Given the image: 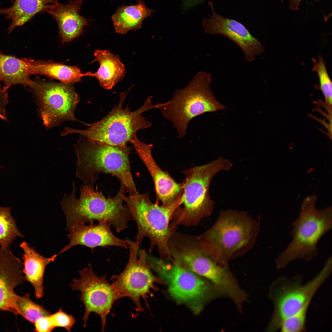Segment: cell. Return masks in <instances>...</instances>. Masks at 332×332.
<instances>
[{"label":"cell","instance_id":"4","mask_svg":"<svg viewBox=\"0 0 332 332\" xmlns=\"http://www.w3.org/2000/svg\"><path fill=\"white\" fill-rule=\"evenodd\" d=\"M232 165L229 160L220 157L206 164L183 171L186 176L183 193L180 206L172 215L171 226L176 227L181 224L196 225L209 215L214 205L209 192L211 181L216 173L229 170Z\"/></svg>","mask_w":332,"mask_h":332},{"label":"cell","instance_id":"18","mask_svg":"<svg viewBox=\"0 0 332 332\" xmlns=\"http://www.w3.org/2000/svg\"><path fill=\"white\" fill-rule=\"evenodd\" d=\"M82 1H69L66 4L58 3L48 11L56 20L63 42L71 41L81 35L84 27L89 25V20L78 13Z\"/></svg>","mask_w":332,"mask_h":332},{"label":"cell","instance_id":"27","mask_svg":"<svg viewBox=\"0 0 332 332\" xmlns=\"http://www.w3.org/2000/svg\"><path fill=\"white\" fill-rule=\"evenodd\" d=\"M16 305L21 316L33 324L41 317L51 314L42 306L32 301L29 294L22 296L18 295Z\"/></svg>","mask_w":332,"mask_h":332},{"label":"cell","instance_id":"23","mask_svg":"<svg viewBox=\"0 0 332 332\" xmlns=\"http://www.w3.org/2000/svg\"><path fill=\"white\" fill-rule=\"evenodd\" d=\"M153 12L141 1L136 5L119 7L111 17L115 32L123 34L140 29L143 20Z\"/></svg>","mask_w":332,"mask_h":332},{"label":"cell","instance_id":"19","mask_svg":"<svg viewBox=\"0 0 332 332\" xmlns=\"http://www.w3.org/2000/svg\"><path fill=\"white\" fill-rule=\"evenodd\" d=\"M34 60L28 58H19L0 52V80L6 90L12 85H21L32 87L35 83L30 78L34 74Z\"/></svg>","mask_w":332,"mask_h":332},{"label":"cell","instance_id":"15","mask_svg":"<svg viewBox=\"0 0 332 332\" xmlns=\"http://www.w3.org/2000/svg\"><path fill=\"white\" fill-rule=\"evenodd\" d=\"M129 142L149 172L154 183L157 198L162 203V205L168 206L180 200L183 193V183L176 182L157 164L152 154L153 145L142 141L136 135Z\"/></svg>","mask_w":332,"mask_h":332},{"label":"cell","instance_id":"20","mask_svg":"<svg viewBox=\"0 0 332 332\" xmlns=\"http://www.w3.org/2000/svg\"><path fill=\"white\" fill-rule=\"evenodd\" d=\"M95 59L91 63L99 62L100 67L95 73H86L85 76L97 79L100 85L103 89H111L122 80L125 75L123 64L118 55H115L109 50H95L93 53Z\"/></svg>","mask_w":332,"mask_h":332},{"label":"cell","instance_id":"17","mask_svg":"<svg viewBox=\"0 0 332 332\" xmlns=\"http://www.w3.org/2000/svg\"><path fill=\"white\" fill-rule=\"evenodd\" d=\"M21 260L9 249H0V310L21 315L14 289L26 280Z\"/></svg>","mask_w":332,"mask_h":332},{"label":"cell","instance_id":"10","mask_svg":"<svg viewBox=\"0 0 332 332\" xmlns=\"http://www.w3.org/2000/svg\"><path fill=\"white\" fill-rule=\"evenodd\" d=\"M252 229L246 214L224 211L214 225L197 239L209 256L219 263L226 264L228 257L248 243Z\"/></svg>","mask_w":332,"mask_h":332},{"label":"cell","instance_id":"6","mask_svg":"<svg viewBox=\"0 0 332 332\" xmlns=\"http://www.w3.org/2000/svg\"><path fill=\"white\" fill-rule=\"evenodd\" d=\"M123 199L136 223L137 231L135 239L139 247L143 239L147 237L150 240V253L156 247L160 259L172 260L169 243L176 228L170 224L181 200L166 206L152 203L148 193L128 196L124 195Z\"/></svg>","mask_w":332,"mask_h":332},{"label":"cell","instance_id":"14","mask_svg":"<svg viewBox=\"0 0 332 332\" xmlns=\"http://www.w3.org/2000/svg\"><path fill=\"white\" fill-rule=\"evenodd\" d=\"M208 4L212 11L209 18L203 19L205 32L211 35L219 34L235 43L242 50L245 60L251 62L264 51L262 44L253 36L242 23L216 13L211 2Z\"/></svg>","mask_w":332,"mask_h":332},{"label":"cell","instance_id":"11","mask_svg":"<svg viewBox=\"0 0 332 332\" xmlns=\"http://www.w3.org/2000/svg\"><path fill=\"white\" fill-rule=\"evenodd\" d=\"M139 247L136 242L130 241L129 259L125 268L119 274L113 275L111 279L117 291L124 297L129 298L136 306L137 310L142 312L144 309L140 303L141 298L146 302L151 290H157L155 283H165L152 273L145 250H140L137 258Z\"/></svg>","mask_w":332,"mask_h":332},{"label":"cell","instance_id":"31","mask_svg":"<svg viewBox=\"0 0 332 332\" xmlns=\"http://www.w3.org/2000/svg\"><path fill=\"white\" fill-rule=\"evenodd\" d=\"M290 3L289 8L293 10H298L302 0H288Z\"/></svg>","mask_w":332,"mask_h":332},{"label":"cell","instance_id":"5","mask_svg":"<svg viewBox=\"0 0 332 332\" xmlns=\"http://www.w3.org/2000/svg\"><path fill=\"white\" fill-rule=\"evenodd\" d=\"M316 197H307L303 200L298 218L290 232L292 239L275 259L276 268H285L296 259L309 261L318 252V244L332 227L331 207L322 210L315 207Z\"/></svg>","mask_w":332,"mask_h":332},{"label":"cell","instance_id":"3","mask_svg":"<svg viewBox=\"0 0 332 332\" xmlns=\"http://www.w3.org/2000/svg\"><path fill=\"white\" fill-rule=\"evenodd\" d=\"M127 94L124 92L120 93L118 104L114 105L102 119L94 123L85 124L89 127L87 129L80 130L66 127L62 132L61 135L77 133L89 140L111 145H127L138 130L150 128L152 125L151 121L146 120L142 116V113L151 109H158L162 103L152 104V97L150 96L140 108L131 111L128 105L124 109L122 107Z\"/></svg>","mask_w":332,"mask_h":332},{"label":"cell","instance_id":"16","mask_svg":"<svg viewBox=\"0 0 332 332\" xmlns=\"http://www.w3.org/2000/svg\"><path fill=\"white\" fill-rule=\"evenodd\" d=\"M98 222L97 224L92 221L88 225L80 223L72 226L69 230V233L67 235L70 242L58 255L78 245L89 248L92 252L97 247L115 246L129 248L131 241L121 239L115 236L110 229L111 225L107 221L100 220Z\"/></svg>","mask_w":332,"mask_h":332},{"label":"cell","instance_id":"2","mask_svg":"<svg viewBox=\"0 0 332 332\" xmlns=\"http://www.w3.org/2000/svg\"><path fill=\"white\" fill-rule=\"evenodd\" d=\"M126 188L121 184L120 189L114 197L106 198L101 192L95 190L93 185H85L81 187L80 196L77 199L75 182L70 194H65L61 202L65 215L66 229L80 223L96 220H105L119 233L128 227V223L133 219L127 205L123 204Z\"/></svg>","mask_w":332,"mask_h":332},{"label":"cell","instance_id":"7","mask_svg":"<svg viewBox=\"0 0 332 332\" xmlns=\"http://www.w3.org/2000/svg\"><path fill=\"white\" fill-rule=\"evenodd\" d=\"M212 77L208 72H198L186 87L176 89L172 99L159 108L163 116L172 123L178 137L185 136L188 124L193 118L225 108L212 93Z\"/></svg>","mask_w":332,"mask_h":332},{"label":"cell","instance_id":"22","mask_svg":"<svg viewBox=\"0 0 332 332\" xmlns=\"http://www.w3.org/2000/svg\"><path fill=\"white\" fill-rule=\"evenodd\" d=\"M58 0H13L10 8L0 9V14L6 15L11 20L7 30L9 33L16 27L22 26L30 21L37 14L47 12Z\"/></svg>","mask_w":332,"mask_h":332},{"label":"cell","instance_id":"8","mask_svg":"<svg viewBox=\"0 0 332 332\" xmlns=\"http://www.w3.org/2000/svg\"><path fill=\"white\" fill-rule=\"evenodd\" d=\"M332 261L328 259L320 271L305 284H302L301 275L291 278L282 277L271 285L269 297L274 304V309L266 331L279 330L285 318L303 310H308L310 302L320 287L332 272Z\"/></svg>","mask_w":332,"mask_h":332},{"label":"cell","instance_id":"12","mask_svg":"<svg viewBox=\"0 0 332 332\" xmlns=\"http://www.w3.org/2000/svg\"><path fill=\"white\" fill-rule=\"evenodd\" d=\"M30 88L39 115L47 129L65 121H76L74 111L80 101L78 94L69 84L35 82Z\"/></svg>","mask_w":332,"mask_h":332},{"label":"cell","instance_id":"26","mask_svg":"<svg viewBox=\"0 0 332 332\" xmlns=\"http://www.w3.org/2000/svg\"><path fill=\"white\" fill-rule=\"evenodd\" d=\"M10 210L9 207H0V245L1 249H8L11 243L15 239L24 237L18 229Z\"/></svg>","mask_w":332,"mask_h":332},{"label":"cell","instance_id":"29","mask_svg":"<svg viewBox=\"0 0 332 332\" xmlns=\"http://www.w3.org/2000/svg\"><path fill=\"white\" fill-rule=\"evenodd\" d=\"M7 91L0 84V117L2 119L6 118L5 106L7 101Z\"/></svg>","mask_w":332,"mask_h":332},{"label":"cell","instance_id":"24","mask_svg":"<svg viewBox=\"0 0 332 332\" xmlns=\"http://www.w3.org/2000/svg\"><path fill=\"white\" fill-rule=\"evenodd\" d=\"M33 71L34 74L46 76L66 84L79 82L85 76L77 66L39 61L34 60Z\"/></svg>","mask_w":332,"mask_h":332},{"label":"cell","instance_id":"1","mask_svg":"<svg viewBox=\"0 0 332 332\" xmlns=\"http://www.w3.org/2000/svg\"><path fill=\"white\" fill-rule=\"evenodd\" d=\"M74 147L77 157L76 175L85 185H93L101 173L110 174L118 178L129 195L138 193L131 172V147L111 145L82 136Z\"/></svg>","mask_w":332,"mask_h":332},{"label":"cell","instance_id":"21","mask_svg":"<svg viewBox=\"0 0 332 332\" xmlns=\"http://www.w3.org/2000/svg\"><path fill=\"white\" fill-rule=\"evenodd\" d=\"M19 247L23 251V272L26 280L33 286L36 298H40L44 294L43 279L46 267L55 261L58 254H54L49 258L44 257L25 242L21 243Z\"/></svg>","mask_w":332,"mask_h":332},{"label":"cell","instance_id":"30","mask_svg":"<svg viewBox=\"0 0 332 332\" xmlns=\"http://www.w3.org/2000/svg\"><path fill=\"white\" fill-rule=\"evenodd\" d=\"M205 0H182V5L185 10H188Z\"/></svg>","mask_w":332,"mask_h":332},{"label":"cell","instance_id":"25","mask_svg":"<svg viewBox=\"0 0 332 332\" xmlns=\"http://www.w3.org/2000/svg\"><path fill=\"white\" fill-rule=\"evenodd\" d=\"M76 322L75 318L68 314L60 308L56 313L43 316L38 319L34 324V330L38 332H51L57 327H63L70 332Z\"/></svg>","mask_w":332,"mask_h":332},{"label":"cell","instance_id":"13","mask_svg":"<svg viewBox=\"0 0 332 332\" xmlns=\"http://www.w3.org/2000/svg\"><path fill=\"white\" fill-rule=\"evenodd\" d=\"M78 271L80 278H74L70 286L73 290H78L81 293L80 300L85 307L83 317L84 326L90 314L94 312L101 318V331L104 332L107 315L115 302L124 297L116 289L112 283L107 280L106 275L98 277L93 271L91 265Z\"/></svg>","mask_w":332,"mask_h":332},{"label":"cell","instance_id":"28","mask_svg":"<svg viewBox=\"0 0 332 332\" xmlns=\"http://www.w3.org/2000/svg\"><path fill=\"white\" fill-rule=\"evenodd\" d=\"M314 69L318 74L320 83V89L324 97L326 102L329 107L332 102V83L327 72L322 57H319L318 62L315 61Z\"/></svg>","mask_w":332,"mask_h":332},{"label":"cell","instance_id":"9","mask_svg":"<svg viewBox=\"0 0 332 332\" xmlns=\"http://www.w3.org/2000/svg\"><path fill=\"white\" fill-rule=\"evenodd\" d=\"M150 264L164 280L172 297L187 305L195 314L205 304L222 296L210 281L172 260L151 258Z\"/></svg>","mask_w":332,"mask_h":332}]
</instances>
